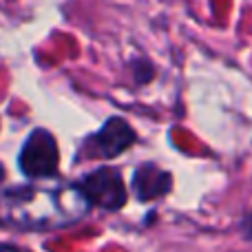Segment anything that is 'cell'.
Instances as JSON below:
<instances>
[{"label":"cell","mask_w":252,"mask_h":252,"mask_svg":"<svg viewBox=\"0 0 252 252\" xmlns=\"http://www.w3.org/2000/svg\"><path fill=\"white\" fill-rule=\"evenodd\" d=\"M38 184H4V166L0 164V228L20 232L56 230L75 226L93 210L66 179L56 182V186Z\"/></svg>","instance_id":"obj_1"},{"label":"cell","mask_w":252,"mask_h":252,"mask_svg":"<svg viewBox=\"0 0 252 252\" xmlns=\"http://www.w3.org/2000/svg\"><path fill=\"white\" fill-rule=\"evenodd\" d=\"M139 142V133L124 115H109L93 133L78 144L73 164L82 161H111L128 153Z\"/></svg>","instance_id":"obj_2"},{"label":"cell","mask_w":252,"mask_h":252,"mask_svg":"<svg viewBox=\"0 0 252 252\" xmlns=\"http://www.w3.org/2000/svg\"><path fill=\"white\" fill-rule=\"evenodd\" d=\"M78 192L87 199L93 210L102 213H120L126 208L130 197V186H126L122 168L111 164H102L93 170H87L80 177L71 179Z\"/></svg>","instance_id":"obj_3"},{"label":"cell","mask_w":252,"mask_h":252,"mask_svg":"<svg viewBox=\"0 0 252 252\" xmlns=\"http://www.w3.org/2000/svg\"><path fill=\"white\" fill-rule=\"evenodd\" d=\"M16 166L29 182H60V146L53 130L35 126L20 144Z\"/></svg>","instance_id":"obj_4"},{"label":"cell","mask_w":252,"mask_h":252,"mask_svg":"<svg viewBox=\"0 0 252 252\" xmlns=\"http://www.w3.org/2000/svg\"><path fill=\"white\" fill-rule=\"evenodd\" d=\"M175 177L170 170H166L161 164L153 159L139 161L130 177V195L139 204H155L161 201L173 192Z\"/></svg>","instance_id":"obj_5"},{"label":"cell","mask_w":252,"mask_h":252,"mask_svg":"<svg viewBox=\"0 0 252 252\" xmlns=\"http://www.w3.org/2000/svg\"><path fill=\"white\" fill-rule=\"evenodd\" d=\"M128 66L133 69V82L137 84V87H146V84H151L157 75L155 64H153L151 60H146V58H137V60H133Z\"/></svg>","instance_id":"obj_6"},{"label":"cell","mask_w":252,"mask_h":252,"mask_svg":"<svg viewBox=\"0 0 252 252\" xmlns=\"http://www.w3.org/2000/svg\"><path fill=\"white\" fill-rule=\"evenodd\" d=\"M239 230H241V235H244V239H246V241H252V208L244 215V217H241V221H239Z\"/></svg>","instance_id":"obj_7"},{"label":"cell","mask_w":252,"mask_h":252,"mask_svg":"<svg viewBox=\"0 0 252 252\" xmlns=\"http://www.w3.org/2000/svg\"><path fill=\"white\" fill-rule=\"evenodd\" d=\"M0 252H31L25 246H18V244H7V241H0Z\"/></svg>","instance_id":"obj_8"}]
</instances>
